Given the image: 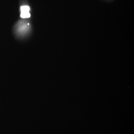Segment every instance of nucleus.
<instances>
[{
    "instance_id": "f257e3e1",
    "label": "nucleus",
    "mask_w": 134,
    "mask_h": 134,
    "mask_svg": "<svg viewBox=\"0 0 134 134\" xmlns=\"http://www.w3.org/2000/svg\"><path fill=\"white\" fill-rule=\"evenodd\" d=\"M30 8L28 5H22L20 7V17L23 19L29 18L30 16V14L29 13Z\"/></svg>"
}]
</instances>
